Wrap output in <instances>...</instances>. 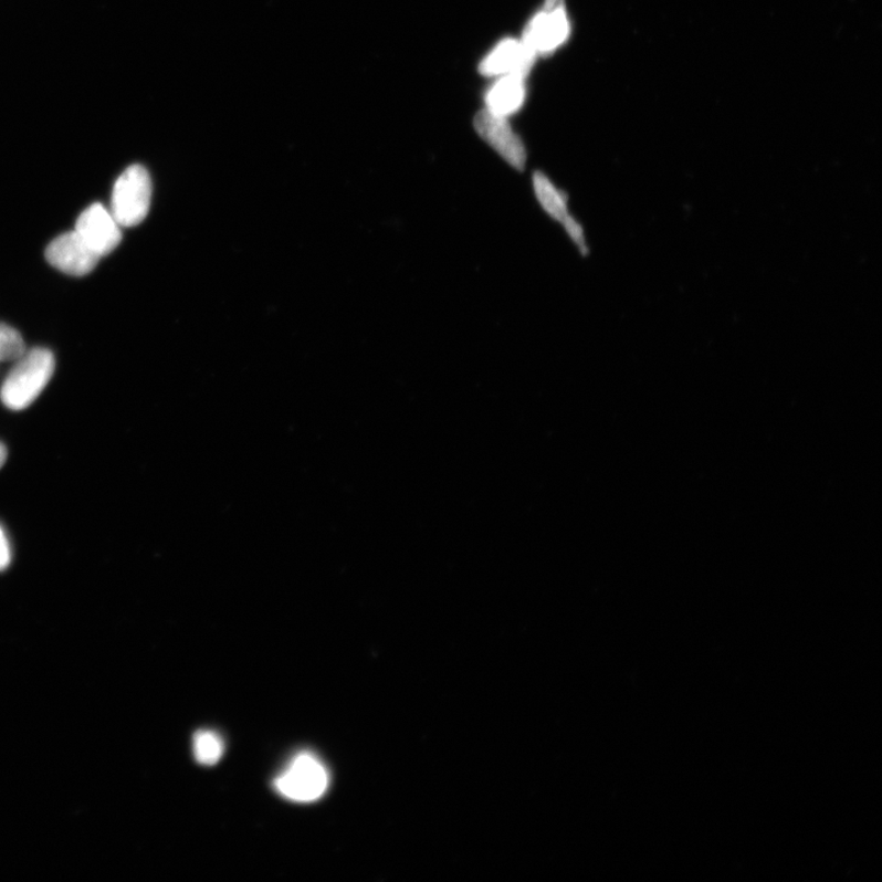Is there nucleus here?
<instances>
[{
  "mask_svg": "<svg viewBox=\"0 0 882 882\" xmlns=\"http://www.w3.org/2000/svg\"><path fill=\"white\" fill-rule=\"evenodd\" d=\"M9 371L0 389V399L11 411L28 409L49 386L54 369L55 358L50 349L36 347L27 350Z\"/></svg>",
  "mask_w": 882,
  "mask_h": 882,
  "instance_id": "1",
  "label": "nucleus"
},
{
  "mask_svg": "<svg viewBox=\"0 0 882 882\" xmlns=\"http://www.w3.org/2000/svg\"><path fill=\"white\" fill-rule=\"evenodd\" d=\"M153 182L147 169L133 165L116 180L112 191L111 212L120 228H134L149 214Z\"/></svg>",
  "mask_w": 882,
  "mask_h": 882,
  "instance_id": "2",
  "label": "nucleus"
},
{
  "mask_svg": "<svg viewBox=\"0 0 882 882\" xmlns=\"http://www.w3.org/2000/svg\"><path fill=\"white\" fill-rule=\"evenodd\" d=\"M329 787V774L313 754L302 753L294 757L284 774L275 781L281 796L294 801L311 802L322 798Z\"/></svg>",
  "mask_w": 882,
  "mask_h": 882,
  "instance_id": "3",
  "label": "nucleus"
},
{
  "mask_svg": "<svg viewBox=\"0 0 882 882\" xmlns=\"http://www.w3.org/2000/svg\"><path fill=\"white\" fill-rule=\"evenodd\" d=\"M570 36V21L564 0H546L545 7L528 21L522 41L538 55L558 50Z\"/></svg>",
  "mask_w": 882,
  "mask_h": 882,
  "instance_id": "4",
  "label": "nucleus"
},
{
  "mask_svg": "<svg viewBox=\"0 0 882 882\" xmlns=\"http://www.w3.org/2000/svg\"><path fill=\"white\" fill-rule=\"evenodd\" d=\"M473 126L480 137L508 165L516 168L517 171H524L527 160L525 145L507 118L493 115L492 112L484 108L474 117Z\"/></svg>",
  "mask_w": 882,
  "mask_h": 882,
  "instance_id": "5",
  "label": "nucleus"
},
{
  "mask_svg": "<svg viewBox=\"0 0 882 882\" xmlns=\"http://www.w3.org/2000/svg\"><path fill=\"white\" fill-rule=\"evenodd\" d=\"M44 255L54 269L75 277L92 274L101 259L75 231L56 237Z\"/></svg>",
  "mask_w": 882,
  "mask_h": 882,
  "instance_id": "6",
  "label": "nucleus"
},
{
  "mask_svg": "<svg viewBox=\"0 0 882 882\" xmlns=\"http://www.w3.org/2000/svg\"><path fill=\"white\" fill-rule=\"evenodd\" d=\"M120 229L111 210L96 202L78 217L74 231L102 258L116 251L120 244Z\"/></svg>",
  "mask_w": 882,
  "mask_h": 882,
  "instance_id": "7",
  "label": "nucleus"
},
{
  "mask_svg": "<svg viewBox=\"0 0 882 882\" xmlns=\"http://www.w3.org/2000/svg\"><path fill=\"white\" fill-rule=\"evenodd\" d=\"M536 60L537 54L522 40L505 39L484 56L480 64V73L490 77L518 75L526 78Z\"/></svg>",
  "mask_w": 882,
  "mask_h": 882,
  "instance_id": "8",
  "label": "nucleus"
},
{
  "mask_svg": "<svg viewBox=\"0 0 882 882\" xmlns=\"http://www.w3.org/2000/svg\"><path fill=\"white\" fill-rule=\"evenodd\" d=\"M526 78L518 75L500 76L485 94V109L508 118L523 107L526 98Z\"/></svg>",
  "mask_w": 882,
  "mask_h": 882,
  "instance_id": "9",
  "label": "nucleus"
},
{
  "mask_svg": "<svg viewBox=\"0 0 882 882\" xmlns=\"http://www.w3.org/2000/svg\"><path fill=\"white\" fill-rule=\"evenodd\" d=\"M533 183L539 206L549 218L563 223L570 217L568 195L554 186L545 174L535 172Z\"/></svg>",
  "mask_w": 882,
  "mask_h": 882,
  "instance_id": "10",
  "label": "nucleus"
},
{
  "mask_svg": "<svg viewBox=\"0 0 882 882\" xmlns=\"http://www.w3.org/2000/svg\"><path fill=\"white\" fill-rule=\"evenodd\" d=\"M195 755L201 765H217L224 752V744L218 733L200 731L195 735Z\"/></svg>",
  "mask_w": 882,
  "mask_h": 882,
  "instance_id": "11",
  "label": "nucleus"
},
{
  "mask_svg": "<svg viewBox=\"0 0 882 882\" xmlns=\"http://www.w3.org/2000/svg\"><path fill=\"white\" fill-rule=\"evenodd\" d=\"M27 350L21 334L14 327L0 323V361H15Z\"/></svg>",
  "mask_w": 882,
  "mask_h": 882,
  "instance_id": "12",
  "label": "nucleus"
},
{
  "mask_svg": "<svg viewBox=\"0 0 882 882\" xmlns=\"http://www.w3.org/2000/svg\"><path fill=\"white\" fill-rule=\"evenodd\" d=\"M561 224L564 225L565 231H567L568 235L570 237V240L575 243V245H578L581 253L586 255L588 253V248L586 245L582 225L578 221H576L571 217V214Z\"/></svg>",
  "mask_w": 882,
  "mask_h": 882,
  "instance_id": "13",
  "label": "nucleus"
},
{
  "mask_svg": "<svg viewBox=\"0 0 882 882\" xmlns=\"http://www.w3.org/2000/svg\"><path fill=\"white\" fill-rule=\"evenodd\" d=\"M11 561V550L8 537L2 526H0V570H6Z\"/></svg>",
  "mask_w": 882,
  "mask_h": 882,
  "instance_id": "14",
  "label": "nucleus"
},
{
  "mask_svg": "<svg viewBox=\"0 0 882 882\" xmlns=\"http://www.w3.org/2000/svg\"><path fill=\"white\" fill-rule=\"evenodd\" d=\"M7 458H8V450L2 443H0V469L4 466Z\"/></svg>",
  "mask_w": 882,
  "mask_h": 882,
  "instance_id": "15",
  "label": "nucleus"
}]
</instances>
